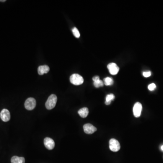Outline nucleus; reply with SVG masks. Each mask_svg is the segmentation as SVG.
<instances>
[{
    "mask_svg": "<svg viewBox=\"0 0 163 163\" xmlns=\"http://www.w3.org/2000/svg\"><path fill=\"white\" fill-rule=\"evenodd\" d=\"M70 81L74 85H80L84 83V78L79 74H73L70 76Z\"/></svg>",
    "mask_w": 163,
    "mask_h": 163,
    "instance_id": "f03ea898",
    "label": "nucleus"
},
{
    "mask_svg": "<svg viewBox=\"0 0 163 163\" xmlns=\"http://www.w3.org/2000/svg\"><path fill=\"white\" fill-rule=\"evenodd\" d=\"M57 102V97L55 94H52L49 97L45 103L46 108L48 110H51L56 107Z\"/></svg>",
    "mask_w": 163,
    "mask_h": 163,
    "instance_id": "f257e3e1",
    "label": "nucleus"
},
{
    "mask_svg": "<svg viewBox=\"0 0 163 163\" xmlns=\"http://www.w3.org/2000/svg\"><path fill=\"white\" fill-rule=\"evenodd\" d=\"M107 68L110 74L113 75L117 74L119 71V68L118 66L116 63H109L107 65Z\"/></svg>",
    "mask_w": 163,
    "mask_h": 163,
    "instance_id": "6e6552de",
    "label": "nucleus"
},
{
    "mask_svg": "<svg viewBox=\"0 0 163 163\" xmlns=\"http://www.w3.org/2000/svg\"><path fill=\"white\" fill-rule=\"evenodd\" d=\"M44 145L45 147L49 150H52L55 146L54 141L50 137H46L44 139Z\"/></svg>",
    "mask_w": 163,
    "mask_h": 163,
    "instance_id": "423d86ee",
    "label": "nucleus"
},
{
    "mask_svg": "<svg viewBox=\"0 0 163 163\" xmlns=\"http://www.w3.org/2000/svg\"><path fill=\"white\" fill-rule=\"evenodd\" d=\"M151 74V73L150 71H148V72H144L143 73V75L144 77L146 78H148V77H150Z\"/></svg>",
    "mask_w": 163,
    "mask_h": 163,
    "instance_id": "a211bd4d",
    "label": "nucleus"
},
{
    "mask_svg": "<svg viewBox=\"0 0 163 163\" xmlns=\"http://www.w3.org/2000/svg\"><path fill=\"white\" fill-rule=\"evenodd\" d=\"M50 67L48 65H44L39 66L38 69V73L39 75H42L45 74H47L50 71Z\"/></svg>",
    "mask_w": 163,
    "mask_h": 163,
    "instance_id": "9d476101",
    "label": "nucleus"
},
{
    "mask_svg": "<svg viewBox=\"0 0 163 163\" xmlns=\"http://www.w3.org/2000/svg\"><path fill=\"white\" fill-rule=\"evenodd\" d=\"M142 110V106L141 103L137 102L135 103L133 109L134 116L136 118H139L141 116Z\"/></svg>",
    "mask_w": 163,
    "mask_h": 163,
    "instance_id": "39448f33",
    "label": "nucleus"
},
{
    "mask_svg": "<svg viewBox=\"0 0 163 163\" xmlns=\"http://www.w3.org/2000/svg\"><path fill=\"white\" fill-rule=\"evenodd\" d=\"M6 0H0V2H5Z\"/></svg>",
    "mask_w": 163,
    "mask_h": 163,
    "instance_id": "412c9836",
    "label": "nucleus"
},
{
    "mask_svg": "<svg viewBox=\"0 0 163 163\" xmlns=\"http://www.w3.org/2000/svg\"><path fill=\"white\" fill-rule=\"evenodd\" d=\"M110 104H111V102H105V104L106 105H110Z\"/></svg>",
    "mask_w": 163,
    "mask_h": 163,
    "instance_id": "aec40b11",
    "label": "nucleus"
},
{
    "mask_svg": "<svg viewBox=\"0 0 163 163\" xmlns=\"http://www.w3.org/2000/svg\"><path fill=\"white\" fill-rule=\"evenodd\" d=\"M104 84L106 86L112 85L113 84V80L112 78L110 77H107L104 79Z\"/></svg>",
    "mask_w": 163,
    "mask_h": 163,
    "instance_id": "ddd939ff",
    "label": "nucleus"
},
{
    "mask_svg": "<svg viewBox=\"0 0 163 163\" xmlns=\"http://www.w3.org/2000/svg\"><path fill=\"white\" fill-rule=\"evenodd\" d=\"M0 117L4 122H7L11 119V115L10 112L6 109H4L1 112Z\"/></svg>",
    "mask_w": 163,
    "mask_h": 163,
    "instance_id": "0eeeda50",
    "label": "nucleus"
},
{
    "mask_svg": "<svg viewBox=\"0 0 163 163\" xmlns=\"http://www.w3.org/2000/svg\"><path fill=\"white\" fill-rule=\"evenodd\" d=\"M72 32H73L74 35L75 37H76L77 38H79L80 36V34L79 32V30L76 27H74L72 30Z\"/></svg>",
    "mask_w": 163,
    "mask_h": 163,
    "instance_id": "2eb2a0df",
    "label": "nucleus"
},
{
    "mask_svg": "<svg viewBox=\"0 0 163 163\" xmlns=\"http://www.w3.org/2000/svg\"><path fill=\"white\" fill-rule=\"evenodd\" d=\"M36 105V100L33 97H29L26 99L25 103V107L27 110L31 111L33 110Z\"/></svg>",
    "mask_w": 163,
    "mask_h": 163,
    "instance_id": "7ed1b4c3",
    "label": "nucleus"
},
{
    "mask_svg": "<svg viewBox=\"0 0 163 163\" xmlns=\"http://www.w3.org/2000/svg\"><path fill=\"white\" fill-rule=\"evenodd\" d=\"M12 163H25V159L24 157L14 156L11 159Z\"/></svg>",
    "mask_w": 163,
    "mask_h": 163,
    "instance_id": "f8f14e48",
    "label": "nucleus"
},
{
    "mask_svg": "<svg viewBox=\"0 0 163 163\" xmlns=\"http://www.w3.org/2000/svg\"><path fill=\"white\" fill-rule=\"evenodd\" d=\"M78 113L81 118H84L87 117L89 113V110L87 107H83L78 111Z\"/></svg>",
    "mask_w": 163,
    "mask_h": 163,
    "instance_id": "9b49d317",
    "label": "nucleus"
},
{
    "mask_svg": "<svg viewBox=\"0 0 163 163\" xmlns=\"http://www.w3.org/2000/svg\"><path fill=\"white\" fill-rule=\"evenodd\" d=\"M84 130L85 133L87 134H92L97 130L95 126L91 124H86L84 125Z\"/></svg>",
    "mask_w": 163,
    "mask_h": 163,
    "instance_id": "1a4fd4ad",
    "label": "nucleus"
},
{
    "mask_svg": "<svg viewBox=\"0 0 163 163\" xmlns=\"http://www.w3.org/2000/svg\"><path fill=\"white\" fill-rule=\"evenodd\" d=\"M148 87L149 90V91H152L154 90L155 88H156V85L154 84V83H152V84H150L148 86Z\"/></svg>",
    "mask_w": 163,
    "mask_h": 163,
    "instance_id": "f3484780",
    "label": "nucleus"
},
{
    "mask_svg": "<svg viewBox=\"0 0 163 163\" xmlns=\"http://www.w3.org/2000/svg\"><path fill=\"white\" fill-rule=\"evenodd\" d=\"M109 148L112 151L118 152L120 149V144L118 140L112 139L109 141Z\"/></svg>",
    "mask_w": 163,
    "mask_h": 163,
    "instance_id": "20e7f679",
    "label": "nucleus"
},
{
    "mask_svg": "<svg viewBox=\"0 0 163 163\" xmlns=\"http://www.w3.org/2000/svg\"><path fill=\"white\" fill-rule=\"evenodd\" d=\"M93 84H94L95 87L98 88V87H103L104 83L101 80L99 79L96 81L93 82Z\"/></svg>",
    "mask_w": 163,
    "mask_h": 163,
    "instance_id": "4468645a",
    "label": "nucleus"
},
{
    "mask_svg": "<svg viewBox=\"0 0 163 163\" xmlns=\"http://www.w3.org/2000/svg\"><path fill=\"white\" fill-rule=\"evenodd\" d=\"M161 149L162 151H163V146H162L161 147Z\"/></svg>",
    "mask_w": 163,
    "mask_h": 163,
    "instance_id": "4be33fe9",
    "label": "nucleus"
},
{
    "mask_svg": "<svg viewBox=\"0 0 163 163\" xmlns=\"http://www.w3.org/2000/svg\"><path fill=\"white\" fill-rule=\"evenodd\" d=\"M115 96L114 94H110L107 95L106 97V102H111V101H113L114 99Z\"/></svg>",
    "mask_w": 163,
    "mask_h": 163,
    "instance_id": "dca6fc26",
    "label": "nucleus"
},
{
    "mask_svg": "<svg viewBox=\"0 0 163 163\" xmlns=\"http://www.w3.org/2000/svg\"><path fill=\"white\" fill-rule=\"evenodd\" d=\"M99 79H100V78H99V76H94V77L92 78V80H93V82L96 81H97Z\"/></svg>",
    "mask_w": 163,
    "mask_h": 163,
    "instance_id": "6ab92c4d",
    "label": "nucleus"
}]
</instances>
